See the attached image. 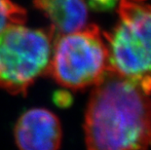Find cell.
Here are the masks:
<instances>
[{
  "label": "cell",
  "mask_w": 151,
  "mask_h": 150,
  "mask_svg": "<svg viewBox=\"0 0 151 150\" xmlns=\"http://www.w3.org/2000/svg\"><path fill=\"white\" fill-rule=\"evenodd\" d=\"M151 77L107 73L93 89L85 112L87 150H148Z\"/></svg>",
  "instance_id": "1"
},
{
  "label": "cell",
  "mask_w": 151,
  "mask_h": 150,
  "mask_svg": "<svg viewBox=\"0 0 151 150\" xmlns=\"http://www.w3.org/2000/svg\"><path fill=\"white\" fill-rule=\"evenodd\" d=\"M108 71V49L98 25L56 36L47 74L73 91L97 85Z\"/></svg>",
  "instance_id": "2"
},
{
  "label": "cell",
  "mask_w": 151,
  "mask_h": 150,
  "mask_svg": "<svg viewBox=\"0 0 151 150\" xmlns=\"http://www.w3.org/2000/svg\"><path fill=\"white\" fill-rule=\"evenodd\" d=\"M54 33L50 29L22 24L0 33V90L25 95L40 76L47 74L52 56Z\"/></svg>",
  "instance_id": "3"
},
{
  "label": "cell",
  "mask_w": 151,
  "mask_h": 150,
  "mask_svg": "<svg viewBox=\"0 0 151 150\" xmlns=\"http://www.w3.org/2000/svg\"><path fill=\"white\" fill-rule=\"evenodd\" d=\"M119 21L104 32L108 69L127 78L151 77V5L121 0Z\"/></svg>",
  "instance_id": "4"
},
{
  "label": "cell",
  "mask_w": 151,
  "mask_h": 150,
  "mask_svg": "<svg viewBox=\"0 0 151 150\" xmlns=\"http://www.w3.org/2000/svg\"><path fill=\"white\" fill-rule=\"evenodd\" d=\"M14 139L19 150H59L63 141L62 124L47 108H30L16 122Z\"/></svg>",
  "instance_id": "5"
},
{
  "label": "cell",
  "mask_w": 151,
  "mask_h": 150,
  "mask_svg": "<svg viewBox=\"0 0 151 150\" xmlns=\"http://www.w3.org/2000/svg\"><path fill=\"white\" fill-rule=\"evenodd\" d=\"M33 5L50 21L55 37L81 30L88 23L84 0H33Z\"/></svg>",
  "instance_id": "6"
},
{
  "label": "cell",
  "mask_w": 151,
  "mask_h": 150,
  "mask_svg": "<svg viewBox=\"0 0 151 150\" xmlns=\"http://www.w3.org/2000/svg\"><path fill=\"white\" fill-rule=\"evenodd\" d=\"M27 12L11 0H0V33L9 27L24 24Z\"/></svg>",
  "instance_id": "7"
},
{
  "label": "cell",
  "mask_w": 151,
  "mask_h": 150,
  "mask_svg": "<svg viewBox=\"0 0 151 150\" xmlns=\"http://www.w3.org/2000/svg\"><path fill=\"white\" fill-rule=\"evenodd\" d=\"M93 10L99 12L110 11L116 7L119 0H84Z\"/></svg>",
  "instance_id": "8"
},
{
  "label": "cell",
  "mask_w": 151,
  "mask_h": 150,
  "mask_svg": "<svg viewBox=\"0 0 151 150\" xmlns=\"http://www.w3.org/2000/svg\"><path fill=\"white\" fill-rule=\"evenodd\" d=\"M53 100H54V103H56L58 106L66 108L72 103L73 98H72V95L67 91L60 90L54 94Z\"/></svg>",
  "instance_id": "9"
},
{
  "label": "cell",
  "mask_w": 151,
  "mask_h": 150,
  "mask_svg": "<svg viewBox=\"0 0 151 150\" xmlns=\"http://www.w3.org/2000/svg\"><path fill=\"white\" fill-rule=\"evenodd\" d=\"M132 1H134V2H143L145 0H132Z\"/></svg>",
  "instance_id": "10"
}]
</instances>
